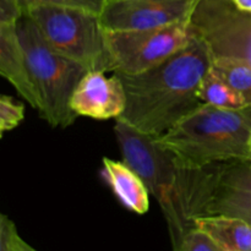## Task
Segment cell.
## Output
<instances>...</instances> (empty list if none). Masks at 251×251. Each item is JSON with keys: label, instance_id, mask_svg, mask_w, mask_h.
Wrapping results in <instances>:
<instances>
[{"label": "cell", "instance_id": "1", "mask_svg": "<svg viewBox=\"0 0 251 251\" xmlns=\"http://www.w3.org/2000/svg\"><path fill=\"white\" fill-rule=\"evenodd\" d=\"M115 137L125 163L144 179L161 207L171 238L172 251H181L195 218L206 215L216 164L195 168L184 164L156 137L115 120Z\"/></svg>", "mask_w": 251, "mask_h": 251}, {"label": "cell", "instance_id": "2", "mask_svg": "<svg viewBox=\"0 0 251 251\" xmlns=\"http://www.w3.org/2000/svg\"><path fill=\"white\" fill-rule=\"evenodd\" d=\"M212 61L207 44L194 33L184 48L154 68L135 75L117 73L124 85L126 105L115 120L150 136L163 135L202 105L198 90Z\"/></svg>", "mask_w": 251, "mask_h": 251}, {"label": "cell", "instance_id": "3", "mask_svg": "<svg viewBox=\"0 0 251 251\" xmlns=\"http://www.w3.org/2000/svg\"><path fill=\"white\" fill-rule=\"evenodd\" d=\"M251 107L221 109L202 104L156 137L184 164L195 168L248 159Z\"/></svg>", "mask_w": 251, "mask_h": 251}, {"label": "cell", "instance_id": "4", "mask_svg": "<svg viewBox=\"0 0 251 251\" xmlns=\"http://www.w3.org/2000/svg\"><path fill=\"white\" fill-rule=\"evenodd\" d=\"M17 31L36 92V110L50 126H70L77 118L71 108V98L88 70L51 49L27 15L19 21Z\"/></svg>", "mask_w": 251, "mask_h": 251}, {"label": "cell", "instance_id": "5", "mask_svg": "<svg viewBox=\"0 0 251 251\" xmlns=\"http://www.w3.org/2000/svg\"><path fill=\"white\" fill-rule=\"evenodd\" d=\"M25 15L31 17L51 49L88 71H115L108 46L107 31L100 15L69 6H37Z\"/></svg>", "mask_w": 251, "mask_h": 251}, {"label": "cell", "instance_id": "6", "mask_svg": "<svg viewBox=\"0 0 251 251\" xmlns=\"http://www.w3.org/2000/svg\"><path fill=\"white\" fill-rule=\"evenodd\" d=\"M193 37L190 21L159 28L107 31L114 73L135 75L150 70L184 48Z\"/></svg>", "mask_w": 251, "mask_h": 251}, {"label": "cell", "instance_id": "7", "mask_svg": "<svg viewBox=\"0 0 251 251\" xmlns=\"http://www.w3.org/2000/svg\"><path fill=\"white\" fill-rule=\"evenodd\" d=\"M190 24L213 56L240 59L251 65V12L238 10L232 0H200Z\"/></svg>", "mask_w": 251, "mask_h": 251}, {"label": "cell", "instance_id": "8", "mask_svg": "<svg viewBox=\"0 0 251 251\" xmlns=\"http://www.w3.org/2000/svg\"><path fill=\"white\" fill-rule=\"evenodd\" d=\"M200 0H107L100 15L108 32L159 28L191 20Z\"/></svg>", "mask_w": 251, "mask_h": 251}, {"label": "cell", "instance_id": "9", "mask_svg": "<svg viewBox=\"0 0 251 251\" xmlns=\"http://www.w3.org/2000/svg\"><path fill=\"white\" fill-rule=\"evenodd\" d=\"M222 215L251 223V161L216 164L206 215Z\"/></svg>", "mask_w": 251, "mask_h": 251}, {"label": "cell", "instance_id": "10", "mask_svg": "<svg viewBox=\"0 0 251 251\" xmlns=\"http://www.w3.org/2000/svg\"><path fill=\"white\" fill-rule=\"evenodd\" d=\"M125 105V88L117 73L107 77L103 71H88L71 98V108L77 117L97 120L118 119Z\"/></svg>", "mask_w": 251, "mask_h": 251}, {"label": "cell", "instance_id": "11", "mask_svg": "<svg viewBox=\"0 0 251 251\" xmlns=\"http://www.w3.org/2000/svg\"><path fill=\"white\" fill-rule=\"evenodd\" d=\"M17 24H0V74L32 108L37 109L36 92L27 69Z\"/></svg>", "mask_w": 251, "mask_h": 251}, {"label": "cell", "instance_id": "12", "mask_svg": "<svg viewBox=\"0 0 251 251\" xmlns=\"http://www.w3.org/2000/svg\"><path fill=\"white\" fill-rule=\"evenodd\" d=\"M102 176L115 198L130 212L145 215L150 210V191L144 179L124 161L104 157Z\"/></svg>", "mask_w": 251, "mask_h": 251}, {"label": "cell", "instance_id": "13", "mask_svg": "<svg viewBox=\"0 0 251 251\" xmlns=\"http://www.w3.org/2000/svg\"><path fill=\"white\" fill-rule=\"evenodd\" d=\"M195 228L210 235L223 251H251V223L229 216L195 218Z\"/></svg>", "mask_w": 251, "mask_h": 251}, {"label": "cell", "instance_id": "14", "mask_svg": "<svg viewBox=\"0 0 251 251\" xmlns=\"http://www.w3.org/2000/svg\"><path fill=\"white\" fill-rule=\"evenodd\" d=\"M212 70L251 107V65L240 59L229 56H213Z\"/></svg>", "mask_w": 251, "mask_h": 251}, {"label": "cell", "instance_id": "15", "mask_svg": "<svg viewBox=\"0 0 251 251\" xmlns=\"http://www.w3.org/2000/svg\"><path fill=\"white\" fill-rule=\"evenodd\" d=\"M198 98L202 104L221 109H242L247 107L242 98L212 70V68L203 76L199 86Z\"/></svg>", "mask_w": 251, "mask_h": 251}, {"label": "cell", "instance_id": "16", "mask_svg": "<svg viewBox=\"0 0 251 251\" xmlns=\"http://www.w3.org/2000/svg\"><path fill=\"white\" fill-rule=\"evenodd\" d=\"M25 14L37 6H69L88 10L100 15L107 0H17Z\"/></svg>", "mask_w": 251, "mask_h": 251}, {"label": "cell", "instance_id": "17", "mask_svg": "<svg viewBox=\"0 0 251 251\" xmlns=\"http://www.w3.org/2000/svg\"><path fill=\"white\" fill-rule=\"evenodd\" d=\"M25 118V107L10 96L0 98V132L10 131L22 123Z\"/></svg>", "mask_w": 251, "mask_h": 251}, {"label": "cell", "instance_id": "18", "mask_svg": "<svg viewBox=\"0 0 251 251\" xmlns=\"http://www.w3.org/2000/svg\"><path fill=\"white\" fill-rule=\"evenodd\" d=\"M181 251H223V249L210 235L199 228H194L186 235Z\"/></svg>", "mask_w": 251, "mask_h": 251}, {"label": "cell", "instance_id": "19", "mask_svg": "<svg viewBox=\"0 0 251 251\" xmlns=\"http://www.w3.org/2000/svg\"><path fill=\"white\" fill-rule=\"evenodd\" d=\"M25 15L17 0H0V24H16Z\"/></svg>", "mask_w": 251, "mask_h": 251}, {"label": "cell", "instance_id": "20", "mask_svg": "<svg viewBox=\"0 0 251 251\" xmlns=\"http://www.w3.org/2000/svg\"><path fill=\"white\" fill-rule=\"evenodd\" d=\"M12 221L2 213L0 216V251H12L10 240V227Z\"/></svg>", "mask_w": 251, "mask_h": 251}, {"label": "cell", "instance_id": "21", "mask_svg": "<svg viewBox=\"0 0 251 251\" xmlns=\"http://www.w3.org/2000/svg\"><path fill=\"white\" fill-rule=\"evenodd\" d=\"M10 240H11L12 251H38L20 237L14 222L11 223V227H10Z\"/></svg>", "mask_w": 251, "mask_h": 251}, {"label": "cell", "instance_id": "22", "mask_svg": "<svg viewBox=\"0 0 251 251\" xmlns=\"http://www.w3.org/2000/svg\"><path fill=\"white\" fill-rule=\"evenodd\" d=\"M238 10L244 12H251V0H232Z\"/></svg>", "mask_w": 251, "mask_h": 251}, {"label": "cell", "instance_id": "23", "mask_svg": "<svg viewBox=\"0 0 251 251\" xmlns=\"http://www.w3.org/2000/svg\"><path fill=\"white\" fill-rule=\"evenodd\" d=\"M249 154H250V161H251V134H250V139H249Z\"/></svg>", "mask_w": 251, "mask_h": 251}]
</instances>
